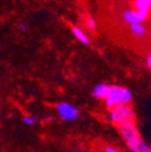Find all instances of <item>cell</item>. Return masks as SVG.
Returning a JSON list of instances; mask_svg holds the SVG:
<instances>
[{
  "label": "cell",
  "mask_w": 151,
  "mask_h": 152,
  "mask_svg": "<svg viewBox=\"0 0 151 152\" xmlns=\"http://www.w3.org/2000/svg\"><path fill=\"white\" fill-rule=\"evenodd\" d=\"M132 152H151V147L150 145L144 140V139H138L137 141H134L132 145L127 146Z\"/></svg>",
  "instance_id": "9c48e42d"
},
{
  "label": "cell",
  "mask_w": 151,
  "mask_h": 152,
  "mask_svg": "<svg viewBox=\"0 0 151 152\" xmlns=\"http://www.w3.org/2000/svg\"><path fill=\"white\" fill-rule=\"evenodd\" d=\"M117 129H119L121 138L123 139V141L126 142L127 146L132 145L134 141H137L138 139L141 138L134 121H129V122L122 123V124L117 126Z\"/></svg>",
  "instance_id": "277c9868"
},
{
  "label": "cell",
  "mask_w": 151,
  "mask_h": 152,
  "mask_svg": "<svg viewBox=\"0 0 151 152\" xmlns=\"http://www.w3.org/2000/svg\"><path fill=\"white\" fill-rule=\"evenodd\" d=\"M129 30L132 35L136 36L137 39H144L147 34V28L144 23H133L129 24Z\"/></svg>",
  "instance_id": "52a82bcc"
},
{
  "label": "cell",
  "mask_w": 151,
  "mask_h": 152,
  "mask_svg": "<svg viewBox=\"0 0 151 152\" xmlns=\"http://www.w3.org/2000/svg\"><path fill=\"white\" fill-rule=\"evenodd\" d=\"M150 13L137 11V10H125L122 12V20L127 22L128 24H133V23H144L146 20H149Z\"/></svg>",
  "instance_id": "5b68a950"
},
{
  "label": "cell",
  "mask_w": 151,
  "mask_h": 152,
  "mask_svg": "<svg viewBox=\"0 0 151 152\" xmlns=\"http://www.w3.org/2000/svg\"><path fill=\"white\" fill-rule=\"evenodd\" d=\"M18 29H20L22 33H26V31H28L29 26L27 23H20V24H18Z\"/></svg>",
  "instance_id": "5bb4252c"
},
{
  "label": "cell",
  "mask_w": 151,
  "mask_h": 152,
  "mask_svg": "<svg viewBox=\"0 0 151 152\" xmlns=\"http://www.w3.org/2000/svg\"><path fill=\"white\" fill-rule=\"evenodd\" d=\"M133 10L150 13L151 0H133Z\"/></svg>",
  "instance_id": "30bf717a"
},
{
  "label": "cell",
  "mask_w": 151,
  "mask_h": 152,
  "mask_svg": "<svg viewBox=\"0 0 151 152\" xmlns=\"http://www.w3.org/2000/svg\"><path fill=\"white\" fill-rule=\"evenodd\" d=\"M85 27L88 30L94 31V30L97 29V21H96V18L92 17V16H87L86 20H85Z\"/></svg>",
  "instance_id": "8fae6325"
},
{
  "label": "cell",
  "mask_w": 151,
  "mask_h": 152,
  "mask_svg": "<svg viewBox=\"0 0 151 152\" xmlns=\"http://www.w3.org/2000/svg\"><path fill=\"white\" fill-rule=\"evenodd\" d=\"M103 152H122V151L112 145H105L103 146Z\"/></svg>",
  "instance_id": "4fadbf2b"
},
{
  "label": "cell",
  "mask_w": 151,
  "mask_h": 152,
  "mask_svg": "<svg viewBox=\"0 0 151 152\" xmlns=\"http://www.w3.org/2000/svg\"><path fill=\"white\" fill-rule=\"evenodd\" d=\"M145 66L150 70L151 69V53H147L146 58H145Z\"/></svg>",
  "instance_id": "9a60e30c"
},
{
  "label": "cell",
  "mask_w": 151,
  "mask_h": 152,
  "mask_svg": "<svg viewBox=\"0 0 151 152\" xmlns=\"http://www.w3.org/2000/svg\"><path fill=\"white\" fill-rule=\"evenodd\" d=\"M110 88H111V85H109V83H104V82L98 83L92 89V97L98 100L104 102V99L108 97V94L110 92Z\"/></svg>",
  "instance_id": "8992f818"
},
{
  "label": "cell",
  "mask_w": 151,
  "mask_h": 152,
  "mask_svg": "<svg viewBox=\"0 0 151 152\" xmlns=\"http://www.w3.org/2000/svg\"><path fill=\"white\" fill-rule=\"evenodd\" d=\"M22 122L26 124V126H35L37 123V118L36 116L34 115H24L22 117Z\"/></svg>",
  "instance_id": "7c38bea8"
},
{
  "label": "cell",
  "mask_w": 151,
  "mask_h": 152,
  "mask_svg": "<svg viewBox=\"0 0 151 152\" xmlns=\"http://www.w3.org/2000/svg\"><path fill=\"white\" fill-rule=\"evenodd\" d=\"M71 33H73L75 39H76L79 42H81L82 45H88L89 44V36L87 35V33L82 28H80L78 26H74L71 28Z\"/></svg>",
  "instance_id": "ba28073f"
},
{
  "label": "cell",
  "mask_w": 151,
  "mask_h": 152,
  "mask_svg": "<svg viewBox=\"0 0 151 152\" xmlns=\"http://www.w3.org/2000/svg\"><path fill=\"white\" fill-rule=\"evenodd\" d=\"M56 113L64 122H74L80 116V111L69 102H59L56 104Z\"/></svg>",
  "instance_id": "3957f363"
},
{
  "label": "cell",
  "mask_w": 151,
  "mask_h": 152,
  "mask_svg": "<svg viewBox=\"0 0 151 152\" xmlns=\"http://www.w3.org/2000/svg\"><path fill=\"white\" fill-rule=\"evenodd\" d=\"M108 118L112 124L117 127L129 121H136V113L130 105H117L109 110Z\"/></svg>",
  "instance_id": "7a4b0ae2"
},
{
  "label": "cell",
  "mask_w": 151,
  "mask_h": 152,
  "mask_svg": "<svg viewBox=\"0 0 151 152\" xmlns=\"http://www.w3.org/2000/svg\"><path fill=\"white\" fill-rule=\"evenodd\" d=\"M132 102H133V93H132V91L120 85L111 86L108 97L104 99V104L108 110L117 105H130Z\"/></svg>",
  "instance_id": "6da1fadb"
}]
</instances>
